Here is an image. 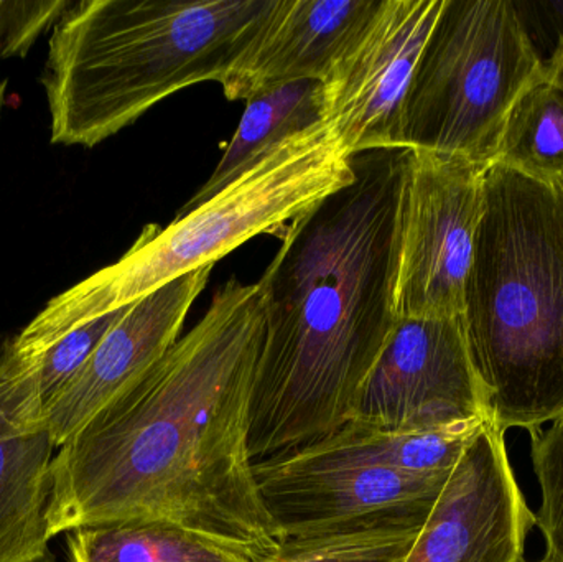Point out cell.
Here are the masks:
<instances>
[{
	"label": "cell",
	"mask_w": 563,
	"mask_h": 562,
	"mask_svg": "<svg viewBox=\"0 0 563 562\" xmlns=\"http://www.w3.org/2000/svg\"><path fill=\"white\" fill-rule=\"evenodd\" d=\"M264 329L260 283L228 280L187 335L58 449L49 538L162 520L279 557L250 452Z\"/></svg>",
	"instance_id": "6da1fadb"
},
{
	"label": "cell",
	"mask_w": 563,
	"mask_h": 562,
	"mask_svg": "<svg viewBox=\"0 0 563 562\" xmlns=\"http://www.w3.org/2000/svg\"><path fill=\"white\" fill-rule=\"evenodd\" d=\"M410 148L353 155L354 178L288 224L260 280L263 349L254 376V464L323 441L357 396L397 323Z\"/></svg>",
	"instance_id": "7a4b0ae2"
},
{
	"label": "cell",
	"mask_w": 563,
	"mask_h": 562,
	"mask_svg": "<svg viewBox=\"0 0 563 562\" xmlns=\"http://www.w3.org/2000/svg\"><path fill=\"white\" fill-rule=\"evenodd\" d=\"M532 467L541 488L536 525L544 535L542 562H563V419L532 436Z\"/></svg>",
	"instance_id": "44dd1931"
},
{
	"label": "cell",
	"mask_w": 563,
	"mask_h": 562,
	"mask_svg": "<svg viewBox=\"0 0 563 562\" xmlns=\"http://www.w3.org/2000/svg\"><path fill=\"white\" fill-rule=\"evenodd\" d=\"M462 323L499 431L563 419V184L489 165Z\"/></svg>",
	"instance_id": "277c9868"
},
{
	"label": "cell",
	"mask_w": 563,
	"mask_h": 562,
	"mask_svg": "<svg viewBox=\"0 0 563 562\" xmlns=\"http://www.w3.org/2000/svg\"><path fill=\"white\" fill-rule=\"evenodd\" d=\"M423 525L390 521L285 540L279 557L267 562H404Z\"/></svg>",
	"instance_id": "d6986e66"
},
{
	"label": "cell",
	"mask_w": 563,
	"mask_h": 562,
	"mask_svg": "<svg viewBox=\"0 0 563 562\" xmlns=\"http://www.w3.org/2000/svg\"><path fill=\"white\" fill-rule=\"evenodd\" d=\"M213 267L185 274L125 307L75 378L46 405L55 448L81 431L109 403L141 379L172 345Z\"/></svg>",
	"instance_id": "7c38bea8"
},
{
	"label": "cell",
	"mask_w": 563,
	"mask_h": 562,
	"mask_svg": "<svg viewBox=\"0 0 563 562\" xmlns=\"http://www.w3.org/2000/svg\"><path fill=\"white\" fill-rule=\"evenodd\" d=\"M124 310L125 307L75 327L32 359H16L43 409L75 378Z\"/></svg>",
	"instance_id": "ffe728a7"
},
{
	"label": "cell",
	"mask_w": 563,
	"mask_h": 562,
	"mask_svg": "<svg viewBox=\"0 0 563 562\" xmlns=\"http://www.w3.org/2000/svg\"><path fill=\"white\" fill-rule=\"evenodd\" d=\"M542 66L506 0H445L413 73L402 147L492 165L522 89Z\"/></svg>",
	"instance_id": "8992f818"
},
{
	"label": "cell",
	"mask_w": 563,
	"mask_h": 562,
	"mask_svg": "<svg viewBox=\"0 0 563 562\" xmlns=\"http://www.w3.org/2000/svg\"><path fill=\"white\" fill-rule=\"evenodd\" d=\"M254 472L282 543L390 521L423 525L453 471L419 474L276 458L254 465Z\"/></svg>",
	"instance_id": "30bf717a"
},
{
	"label": "cell",
	"mask_w": 563,
	"mask_h": 562,
	"mask_svg": "<svg viewBox=\"0 0 563 562\" xmlns=\"http://www.w3.org/2000/svg\"><path fill=\"white\" fill-rule=\"evenodd\" d=\"M493 164L563 184V38L516 99Z\"/></svg>",
	"instance_id": "ac0fdd59"
},
{
	"label": "cell",
	"mask_w": 563,
	"mask_h": 562,
	"mask_svg": "<svg viewBox=\"0 0 563 562\" xmlns=\"http://www.w3.org/2000/svg\"><path fill=\"white\" fill-rule=\"evenodd\" d=\"M7 82L0 79V111H2L3 99H5Z\"/></svg>",
	"instance_id": "603a6c76"
},
{
	"label": "cell",
	"mask_w": 563,
	"mask_h": 562,
	"mask_svg": "<svg viewBox=\"0 0 563 562\" xmlns=\"http://www.w3.org/2000/svg\"><path fill=\"white\" fill-rule=\"evenodd\" d=\"M351 421L429 432L492 421L459 319H399Z\"/></svg>",
	"instance_id": "9c48e42d"
},
{
	"label": "cell",
	"mask_w": 563,
	"mask_h": 562,
	"mask_svg": "<svg viewBox=\"0 0 563 562\" xmlns=\"http://www.w3.org/2000/svg\"><path fill=\"white\" fill-rule=\"evenodd\" d=\"M376 0H279L247 52L221 81L230 101L295 81L328 78Z\"/></svg>",
	"instance_id": "5bb4252c"
},
{
	"label": "cell",
	"mask_w": 563,
	"mask_h": 562,
	"mask_svg": "<svg viewBox=\"0 0 563 562\" xmlns=\"http://www.w3.org/2000/svg\"><path fill=\"white\" fill-rule=\"evenodd\" d=\"M489 165L412 151L400 228L397 319H459Z\"/></svg>",
	"instance_id": "52a82bcc"
},
{
	"label": "cell",
	"mask_w": 563,
	"mask_h": 562,
	"mask_svg": "<svg viewBox=\"0 0 563 562\" xmlns=\"http://www.w3.org/2000/svg\"><path fill=\"white\" fill-rule=\"evenodd\" d=\"M69 562H267L251 544L162 520H131L66 533Z\"/></svg>",
	"instance_id": "9a60e30c"
},
{
	"label": "cell",
	"mask_w": 563,
	"mask_h": 562,
	"mask_svg": "<svg viewBox=\"0 0 563 562\" xmlns=\"http://www.w3.org/2000/svg\"><path fill=\"white\" fill-rule=\"evenodd\" d=\"M55 451L13 337H0V562H55L46 521Z\"/></svg>",
	"instance_id": "4fadbf2b"
},
{
	"label": "cell",
	"mask_w": 563,
	"mask_h": 562,
	"mask_svg": "<svg viewBox=\"0 0 563 562\" xmlns=\"http://www.w3.org/2000/svg\"><path fill=\"white\" fill-rule=\"evenodd\" d=\"M353 178V155L327 122L291 135L167 227L148 224L121 260L49 300L13 337V352L32 359L75 327L124 309L185 274L214 267L260 234L282 236Z\"/></svg>",
	"instance_id": "5b68a950"
},
{
	"label": "cell",
	"mask_w": 563,
	"mask_h": 562,
	"mask_svg": "<svg viewBox=\"0 0 563 562\" xmlns=\"http://www.w3.org/2000/svg\"><path fill=\"white\" fill-rule=\"evenodd\" d=\"M486 422L442 431L396 432L350 421L323 441L284 458L303 465H374L419 474L452 472Z\"/></svg>",
	"instance_id": "2e32d148"
},
{
	"label": "cell",
	"mask_w": 563,
	"mask_h": 562,
	"mask_svg": "<svg viewBox=\"0 0 563 562\" xmlns=\"http://www.w3.org/2000/svg\"><path fill=\"white\" fill-rule=\"evenodd\" d=\"M445 0H376L324 79V122L351 155L404 148L407 96Z\"/></svg>",
	"instance_id": "ba28073f"
},
{
	"label": "cell",
	"mask_w": 563,
	"mask_h": 562,
	"mask_svg": "<svg viewBox=\"0 0 563 562\" xmlns=\"http://www.w3.org/2000/svg\"><path fill=\"white\" fill-rule=\"evenodd\" d=\"M323 121L324 86L321 81L287 82L247 99L246 111L223 157L207 184L180 211L203 203L282 142Z\"/></svg>",
	"instance_id": "e0dca14e"
},
{
	"label": "cell",
	"mask_w": 563,
	"mask_h": 562,
	"mask_svg": "<svg viewBox=\"0 0 563 562\" xmlns=\"http://www.w3.org/2000/svg\"><path fill=\"white\" fill-rule=\"evenodd\" d=\"M536 517L492 421L453 469L404 562H521Z\"/></svg>",
	"instance_id": "8fae6325"
},
{
	"label": "cell",
	"mask_w": 563,
	"mask_h": 562,
	"mask_svg": "<svg viewBox=\"0 0 563 562\" xmlns=\"http://www.w3.org/2000/svg\"><path fill=\"white\" fill-rule=\"evenodd\" d=\"M279 0H81L52 29L53 144L95 147L168 96L223 81Z\"/></svg>",
	"instance_id": "3957f363"
},
{
	"label": "cell",
	"mask_w": 563,
	"mask_h": 562,
	"mask_svg": "<svg viewBox=\"0 0 563 562\" xmlns=\"http://www.w3.org/2000/svg\"><path fill=\"white\" fill-rule=\"evenodd\" d=\"M71 0H0V59L25 56Z\"/></svg>",
	"instance_id": "7402d4cb"
}]
</instances>
